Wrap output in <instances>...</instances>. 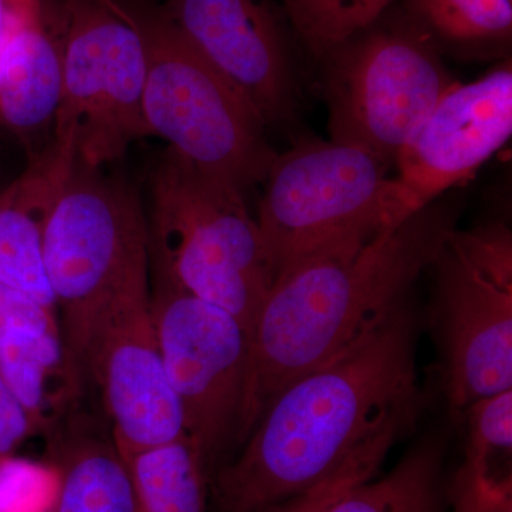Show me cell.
Wrapping results in <instances>:
<instances>
[{
  "label": "cell",
  "instance_id": "cell-27",
  "mask_svg": "<svg viewBox=\"0 0 512 512\" xmlns=\"http://www.w3.org/2000/svg\"><path fill=\"white\" fill-rule=\"evenodd\" d=\"M45 6V0H0V53L42 15Z\"/></svg>",
  "mask_w": 512,
  "mask_h": 512
},
{
  "label": "cell",
  "instance_id": "cell-6",
  "mask_svg": "<svg viewBox=\"0 0 512 512\" xmlns=\"http://www.w3.org/2000/svg\"><path fill=\"white\" fill-rule=\"evenodd\" d=\"M390 167L333 141H302L278 154L255 218L272 278L311 256L365 245L420 211Z\"/></svg>",
  "mask_w": 512,
  "mask_h": 512
},
{
  "label": "cell",
  "instance_id": "cell-24",
  "mask_svg": "<svg viewBox=\"0 0 512 512\" xmlns=\"http://www.w3.org/2000/svg\"><path fill=\"white\" fill-rule=\"evenodd\" d=\"M60 474L55 464L0 457V512H53Z\"/></svg>",
  "mask_w": 512,
  "mask_h": 512
},
{
  "label": "cell",
  "instance_id": "cell-19",
  "mask_svg": "<svg viewBox=\"0 0 512 512\" xmlns=\"http://www.w3.org/2000/svg\"><path fill=\"white\" fill-rule=\"evenodd\" d=\"M0 377L18 397L37 427L45 426L56 403V383L74 376L62 330L28 329L0 342Z\"/></svg>",
  "mask_w": 512,
  "mask_h": 512
},
{
  "label": "cell",
  "instance_id": "cell-3",
  "mask_svg": "<svg viewBox=\"0 0 512 512\" xmlns=\"http://www.w3.org/2000/svg\"><path fill=\"white\" fill-rule=\"evenodd\" d=\"M106 168L74 161L45 234L47 279L79 382L110 320L151 299L147 215L133 187Z\"/></svg>",
  "mask_w": 512,
  "mask_h": 512
},
{
  "label": "cell",
  "instance_id": "cell-1",
  "mask_svg": "<svg viewBox=\"0 0 512 512\" xmlns=\"http://www.w3.org/2000/svg\"><path fill=\"white\" fill-rule=\"evenodd\" d=\"M419 318L404 302L326 365L286 386L217 471L221 512H266L315 487L390 430L407 431L420 409Z\"/></svg>",
  "mask_w": 512,
  "mask_h": 512
},
{
  "label": "cell",
  "instance_id": "cell-12",
  "mask_svg": "<svg viewBox=\"0 0 512 512\" xmlns=\"http://www.w3.org/2000/svg\"><path fill=\"white\" fill-rule=\"evenodd\" d=\"M512 69L508 62L476 82L454 84L431 109L396 165L417 210L474 171L510 140Z\"/></svg>",
  "mask_w": 512,
  "mask_h": 512
},
{
  "label": "cell",
  "instance_id": "cell-11",
  "mask_svg": "<svg viewBox=\"0 0 512 512\" xmlns=\"http://www.w3.org/2000/svg\"><path fill=\"white\" fill-rule=\"evenodd\" d=\"M164 12L205 59L254 106L268 126L299 109L285 13L274 0H167Z\"/></svg>",
  "mask_w": 512,
  "mask_h": 512
},
{
  "label": "cell",
  "instance_id": "cell-10",
  "mask_svg": "<svg viewBox=\"0 0 512 512\" xmlns=\"http://www.w3.org/2000/svg\"><path fill=\"white\" fill-rule=\"evenodd\" d=\"M151 319L185 431L208 471L237 439L247 375L249 335L221 306L157 278Z\"/></svg>",
  "mask_w": 512,
  "mask_h": 512
},
{
  "label": "cell",
  "instance_id": "cell-5",
  "mask_svg": "<svg viewBox=\"0 0 512 512\" xmlns=\"http://www.w3.org/2000/svg\"><path fill=\"white\" fill-rule=\"evenodd\" d=\"M147 227L157 278L221 306L251 336L274 278L244 191L168 148L151 178Z\"/></svg>",
  "mask_w": 512,
  "mask_h": 512
},
{
  "label": "cell",
  "instance_id": "cell-8",
  "mask_svg": "<svg viewBox=\"0 0 512 512\" xmlns=\"http://www.w3.org/2000/svg\"><path fill=\"white\" fill-rule=\"evenodd\" d=\"M62 99L53 143L87 167H109L151 136L144 116L146 56L114 0H64Z\"/></svg>",
  "mask_w": 512,
  "mask_h": 512
},
{
  "label": "cell",
  "instance_id": "cell-14",
  "mask_svg": "<svg viewBox=\"0 0 512 512\" xmlns=\"http://www.w3.org/2000/svg\"><path fill=\"white\" fill-rule=\"evenodd\" d=\"M73 164V157L52 141L30 156L25 171L0 191V284L56 315L46 272L45 234Z\"/></svg>",
  "mask_w": 512,
  "mask_h": 512
},
{
  "label": "cell",
  "instance_id": "cell-20",
  "mask_svg": "<svg viewBox=\"0 0 512 512\" xmlns=\"http://www.w3.org/2000/svg\"><path fill=\"white\" fill-rule=\"evenodd\" d=\"M441 443L429 440L379 480L365 481L328 512H441Z\"/></svg>",
  "mask_w": 512,
  "mask_h": 512
},
{
  "label": "cell",
  "instance_id": "cell-26",
  "mask_svg": "<svg viewBox=\"0 0 512 512\" xmlns=\"http://www.w3.org/2000/svg\"><path fill=\"white\" fill-rule=\"evenodd\" d=\"M37 429L28 410L0 377V457L15 454L16 448Z\"/></svg>",
  "mask_w": 512,
  "mask_h": 512
},
{
  "label": "cell",
  "instance_id": "cell-2",
  "mask_svg": "<svg viewBox=\"0 0 512 512\" xmlns=\"http://www.w3.org/2000/svg\"><path fill=\"white\" fill-rule=\"evenodd\" d=\"M457 211L436 202L356 248L303 259L266 293L249 336L237 439L242 444L276 396L389 319L431 268Z\"/></svg>",
  "mask_w": 512,
  "mask_h": 512
},
{
  "label": "cell",
  "instance_id": "cell-21",
  "mask_svg": "<svg viewBox=\"0 0 512 512\" xmlns=\"http://www.w3.org/2000/svg\"><path fill=\"white\" fill-rule=\"evenodd\" d=\"M393 0H282L286 20L320 60L382 18Z\"/></svg>",
  "mask_w": 512,
  "mask_h": 512
},
{
  "label": "cell",
  "instance_id": "cell-4",
  "mask_svg": "<svg viewBox=\"0 0 512 512\" xmlns=\"http://www.w3.org/2000/svg\"><path fill=\"white\" fill-rule=\"evenodd\" d=\"M146 56L144 116L151 136L241 191L264 183L278 153L266 124L224 74L185 39L156 0H114Z\"/></svg>",
  "mask_w": 512,
  "mask_h": 512
},
{
  "label": "cell",
  "instance_id": "cell-16",
  "mask_svg": "<svg viewBox=\"0 0 512 512\" xmlns=\"http://www.w3.org/2000/svg\"><path fill=\"white\" fill-rule=\"evenodd\" d=\"M466 421V456L451 485L453 512H512L511 400L478 402Z\"/></svg>",
  "mask_w": 512,
  "mask_h": 512
},
{
  "label": "cell",
  "instance_id": "cell-15",
  "mask_svg": "<svg viewBox=\"0 0 512 512\" xmlns=\"http://www.w3.org/2000/svg\"><path fill=\"white\" fill-rule=\"evenodd\" d=\"M62 86V37L45 6L0 53V124L25 143L29 157L52 143Z\"/></svg>",
  "mask_w": 512,
  "mask_h": 512
},
{
  "label": "cell",
  "instance_id": "cell-18",
  "mask_svg": "<svg viewBox=\"0 0 512 512\" xmlns=\"http://www.w3.org/2000/svg\"><path fill=\"white\" fill-rule=\"evenodd\" d=\"M53 512H137L126 461L114 441L87 437L63 451Z\"/></svg>",
  "mask_w": 512,
  "mask_h": 512
},
{
  "label": "cell",
  "instance_id": "cell-25",
  "mask_svg": "<svg viewBox=\"0 0 512 512\" xmlns=\"http://www.w3.org/2000/svg\"><path fill=\"white\" fill-rule=\"evenodd\" d=\"M59 316L9 286L0 284V342L28 329H60Z\"/></svg>",
  "mask_w": 512,
  "mask_h": 512
},
{
  "label": "cell",
  "instance_id": "cell-7",
  "mask_svg": "<svg viewBox=\"0 0 512 512\" xmlns=\"http://www.w3.org/2000/svg\"><path fill=\"white\" fill-rule=\"evenodd\" d=\"M319 62L330 141L362 148L390 165L456 84L414 20L384 15Z\"/></svg>",
  "mask_w": 512,
  "mask_h": 512
},
{
  "label": "cell",
  "instance_id": "cell-13",
  "mask_svg": "<svg viewBox=\"0 0 512 512\" xmlns=\"http://www.w3.org/2000/svg\"><path fill=\"white\" fill-rule=\"evenodd\" d=\"M87 376L100 389L123 456L187 434L183 407L158 348L151 299L110 320L87 356Z\"/></svg>",
  "mask_w": 512,
  "mask_h": 512
},
{
  "label": "cell",
  "instance_id": "cell-22",
  "mask_svg": "<svg viewBox=\"0 0 512 512\" xmlns=\"http://www.w3.org/2000/svg\"><path fill=\"white\" fill-rule=\"evenodd\" d=\"M417 19L451 42L510 39L511 0H409Z\"/></svg>",
  "mask_w": 512,
  "mask_h": 512
},
{
  "label": "cell",
  "instance_id": "cell-23",
  "mask_svg": "<svg viewBox=\"0 0 512 512\" xmlns=\"http://www.w3.org/2000/svg\"><path fill=\"white\" fill-rule=\"evenodd\" d=\"M402 436L400 431H387L356 451L342 467L315 487L275 505L266 512H328L343 495L375 477L390 448Z\"/></svg>",
  "mask_w": 512,
  "mask_h": 512
},
{
  "label": "cell",
  "instance_id": "cell-9",
  "mask_svg": "<svg viewBox=\"0 0 512 512\" xmlns=\"http://www.w3.org/2000/svg\"><path fill=\"white\" fill-rule=\"evenodd\" d=\"M431 268L433 320L451 410L512 390V235L503 222L454 229Z\"/></svg>",
  "mask_w": 512,
  "mask_h": 512
},
{
  "label": "cell",
  "instance_id": "cell-17",
  "mask_svg": "<svg viewBox=\"0 0 512 512\" xmlns=\"http://www.w3.org/2000/svg\"><path fill=\"white\" fill-rule=\"evenodd\" d=\"M121 457L133 481L137 512H207L210 471L188 434Z\"/></svg>",
  "mask_w": 512,
  "mask_h": 512
}]
</instances>
